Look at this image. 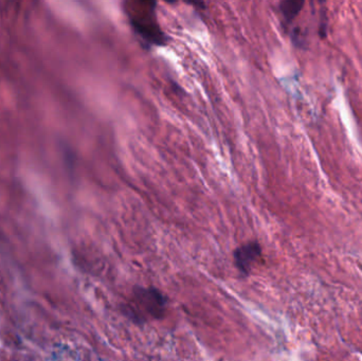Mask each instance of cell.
<instances>
[{"label": "cell", "instance_id": "2", "mask_svg": "<svg viewBox=\"0 0 362 361\" xmlns=\"http://www.w3.org/2000/svg\"><path fill=\"white\" fill-rule=\"evenodd\" d=\"M165 292L152 286H134L129 299L122 304V314L136 324L163 319L167 313Z\"/></svg>", "mask_w": 362, "mask_h": 361}, {"label": "cell", "instance_id": "1", "mask_svg": "<svg viewBox=\"0 0 362 361\" xmlns=\"http://www.w3.org/2000/svg\"><path fill=\"white\" fill-rule=\"evenodd\" d=\"M122 6L132 31L142 44L148 48L165 47L169 44V36L158 20L156 1H125Z\"/></svg>", "mask_w": 362, "mask_h": 361}, {"label": "cell", "instance_id": "4", "mask_svg": "<svg viewBox=\"0 0 362 361\" xmlns=\"http://www.w3.org/2000/svg\"><path fill=\"white\" fill-rule=\"evenodd\" d=\"M303 6L304 1H300V0H286V1L280 2L279 8H280L285 23H293L296 17L301 12Z\"/></svg>", "mask_w": 362, "mask_h": 361}, {"label": "cell", "instance_id": "3", "mask_svg": "<svg viewBox=\"0 0 362 361\" xmlns=\"http://www.w3.org/2000/svg\"><path fill=\"white\" fill-rule=\"evenodd\" d=\"M261 244L257 241H248L238 246L233 251V264L242 277H248L262 259Z\"/></svg>", "mask_w": 362, "mask_h": 361}]
</instances>
